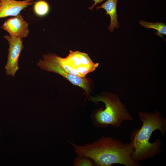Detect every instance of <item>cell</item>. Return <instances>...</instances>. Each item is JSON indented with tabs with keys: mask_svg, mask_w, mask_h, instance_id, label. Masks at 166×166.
Segmentation results:
<instances>
[{
	"mask_svg": "<svg viewBox=\"0 0 166 166\" xmlns=\"http://www.w3.org/2000/svg\"><path fill=\"white\" fill-rule=\"evenodd\" d=\"M74 166H96L93 160L90 158L83 155H77L73 161Z\"/></svg>",
	"mask_w": 166,
	"mask_h": 166,
	"instance_id": "12",
	"label": "cell"
},
{
	"mask_svg": "<svg viewBox=\"0 0 166 166\" xmlns=\"http://www.w3.org/2000/svg\"><path fill=\"white\" fill-rule=\"evenodd\" d=\"M69 142L77 155L90 158L96 166H111L114 164L141 166L131 158L133 149L130 142L123 143L119 139L108 136H102L92 143L83 145Z\"/></svg>",
	"mask_w": 166,
	"mask_h": 166,
	"instance_id": "1",
	"label": "cell"
},
{
	"mask_svg": "<svg viewBox=\"0 0 166 166\" xmlns=\"http://www.w3.org/2000/svg\"><path fill=\"white\" fill-rule=\"evenodd\" d=\"M142 125L140 129H136L131 133L130 141L133 149L131 155L132 160L137 163L151 159L161 152L163 142L157 138L153 142L149 139L153 132L160 131L163 136L166 131V119L157 110L154 113L138 112Z\"/></svg>",
	"mask_w": 166,
	"mask_h": 166,
	"instance_id": "2",
	"label": "cell"
},
{
	"mask_svg": "<svg viewBox=\"0 0 166 166\" xmlns=\"http://www.w3.org/2000/svg\"><path fill=\"white\" fill-rule=\"evenodd\" d=\"M28 22L24 20L20 14L6 20L1 26L9 35L23 38L28 35L29 30Z\"/></svg>",
	"mask_w": 166,
	"mask_h": 166,
	"instance_id": "7",
	"label": "cell"
},
{
	"mask_svg": "<svg viewBox=\"0 0 166 166\" xmlns=\"http://www.w3.org/2000/svg\"><path fill=\"white\" fill-rule=\"evenodd\" d=\"M56 54L48 53L43 55V59L39 60L37 65L41 69L54 72L61 75L73 85L82 88L87 95L90 91L89 81L88 78L80 77L65 71L59 65L56 58Z\"/></svg>",
	"mask_w": 166,
	"mask_h": 166,
	"instance_id": "4",
	"label": "cell"
},
{
	"mask_svg": "<svg viewBox=\"0 0 166 166\" xmlns=\"http://www.w3.org/2000/svg\"><path fill=\"white\" fill-rule=\"evenodd\" d=\"M118 0H107L100 6L96 7L97 10L102 8L106 11V14L109 15L110 18V24L108 30L113 32L115 28H119V25L117 21V6Z\"/></svg>",
	"mask_w": 166,
	"mask_h": 166,
	"instance_id": "9",
	"label": "cell"
},
{
	"mask_svg": "<svg viewBox=\"0 0 166 166\" xmlns=\"http://www.w3.org/2000/svg\"><path fill=\"white\" fill-rule=\"evenodd\" d=\"M0 18L10 16H16L28 6L34 3V0L17 1L15 0H0Z\"/></svg>",
	"mask_w": 166,
	"mask_h": 166,
	"instance_id": "8",
	"label": "cell"
},
{
	"mask_svg": "<svg viewBox=\"0 0 166 166\" xmlns=\"http://www.w3.org/2000/svg\"><path fill=\"white\" fill-rule=\"evenodd\" d=\"M139 24L146 28L156 30L157 32L155 33L162 38H163L162 34H166V26L163 23L156 22L153 23L141 20Z\"/></svg>",
	"mask_w": 166,
	"mask_h": 166,
	"instance_id": "10",
	"label": "cell"
},
{
	"mask_svg": "<svg viewBox=\"0 0 166 166\" xmlns=\"http://www.w3.org/2000/svg\"><path fill=\"white\" fill-rule=\"evenodd\" d=\"M94 2V4L92 5L91 7L88 8L91 10H93V7L98 3L100 4L104 0H92Z\"/></svg>",
	"mask_w": 166,
	"mask_h": 166,
	"instance_id": "13",
	"label": "cell"
},
{
	"mask_svg": "<svg viewBox=\"0 0 166 166\" xmlns=\"http://www.w3.org/2000/svg\"><path fill=\"white\" fill-rule=\"evenodd\" d=\"M1 1L0 0V6L1 5Z\"/></svg>",
	"mask_w": 166,
	"mask_h": 166,
	"instance_id": "14",
	"label": "cell"
},
{
	"mask_svg": "<svg viewBox=\"0 0 166 166\" xmlns=\"http://www.w3.org/2000/svg\"><path fill=\"white\" fill-rule=\"evenodd\" d=\"M62 61L69 66L80 77L94 71L99 65L94 63L88 54L79 51L70 50L69 54L65 58L61 57Z\"/></svg>",
	"mask_w": 166,
	"mask_h": 166,
	"instance_id": "5",
	"label": "cell"
},
{
	"mask_svg": "<svg viewBox=\"0 0 166 166\" xmlns=\"http://www.w3.org/2000/svg\"><path fill=\"white\" fill-rule=\"evenodd\" d=\"M33 10L35 14L39 17L46 15L49 11V6L47 2L43 0H38L34 3Z\"/></svg>",
	"mask_w": 166,
	"mask_h": 166,
	"instance_id": "11",
	"label": "cell"
},
{
	"mask_svg": "<svg viewBox=\"0 0 166 166\" xmlns=\"http://www.w3.org/2000/svg\"><path fill=\"white\" fill-rule=\"evenodd\" d=\"M91 101L95 104L102 102L105 105L104 109L98 110L94 115L95 125L98 128H104L110 125L118 128L123 121L133 119L125 105L115 94L103 93L91 97Z\"/></svg>",
	"mask_w": 166,
	"mask_h": 166,
	"instance_id": "3",
	"label": "cell"
},
{
	"mask_svg": "<svg viewBox=\"0 0 166 166\" xmlns=\"http://www.w3.org/2000/svg\"><path fill=\"white\" fill-rule=\"evenodd\" d=\"M3 37L8 41L9 45L7 61L5 67L6 74L14 77L19 69L18 59L24 48L22 40L21 38L10 35H5Z\"/></svg>",
	"mask_w": 166,
	"mask_h": 166,
	"instance_id": "6",
	"label": "cell"
}]
</instances>
